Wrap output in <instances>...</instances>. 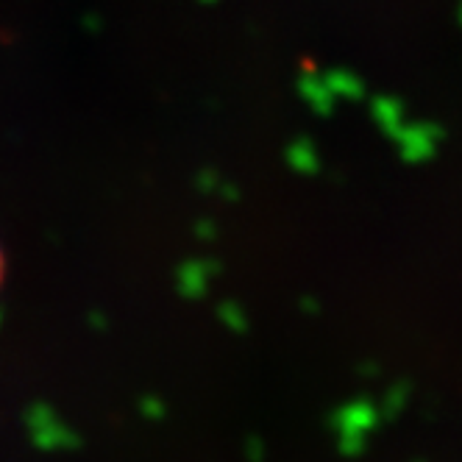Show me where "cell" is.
<instances>
[{"label":"cell","instance_id":"cell-1","mask_svg":"<svg viewBox=\"0 0 462 462\" xmlns=\"http://www.w3.org/2000/svg\"><path fill=\"white\" fill-rule=\"evenodd\" d=\"M4 276H6V262H4V251H0V287H4Z\"/></svg>","mask_w":462,"mask_h":462}]
</instances>
